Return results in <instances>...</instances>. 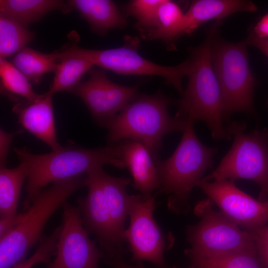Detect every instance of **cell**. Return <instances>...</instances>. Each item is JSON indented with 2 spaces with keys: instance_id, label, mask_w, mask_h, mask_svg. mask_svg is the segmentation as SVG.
<instances>
[{
  "instance_id": "6da1fadb",
  "label": "cell",
  "mask_w": 268,
  "mask_h": 268,
  "mask_svg": "<svg viewBox=\"0 0 268 268\" xmlns=\"http://www.w3.org/2000/svg\"><path fill=\"white\" fill-rule=\"evenodd\" d=\"M14 151L28 171L24 211L42 188L51 182L86 175L105 164L126 168L117 144L87 149L69 143L58 150L41 154L32 153L26 147L14 148Z\"/></svg>"
},
{
  "instance_id": "7a4b0ae2",
  "label": "cell",
  "mask_w": 268,
  "mask_h": 268,
  "mask_svg": "<svg viewBox=\"0 0 268 268\" xmlns=\"http://www.w3.org/2000/svg\"><path fill=\"white\" fill-rule=\"evenodd\" d=\"M219 21L211 27L201 45L192 50L187 87L177 102L176 117L204 122L215 140L231 139L224 125L226 120L221 89L211 60V47Z\"/></svg>"
},
{
  "instance_id": "3957f363",
  "label": "cell",
  "mask_w": 268,
  "mask_h": 268,
  "mask_svg": "<svg viewBox=\"0 0 268 268\" xmlns=\"http://www.w3.org/2000/svg\"><path fill=\"white\" fill-rule=\"evenodd\" d=\"M169 103V98L161 93L138 94L116 115L98 124L107 130L110 143L123 140L140 142L148 149L156 162L159 159L164 136L183 132L188 123V120L170 116Z\"/></svg>"
},
{
  "instance_id": "277c9868",
  "label": "cell",
  "mask_w": 268,
  "mask_h": 268,
  "mask_svg": "<svg viewBox=\"0 0 268 268\" xmlns=\"http://www.w3.org/2000/svg\"><path fill=\"white\" fill-rule=\"evenodd\" d=\"M86 185V176L56 181L41 190L20 222L0 239V268H9L25 259L28 252L44 237V228L51 216L74 192Z\"/></svg>"
},
{
  "instance_id": "5b68a950",
  "label": "cell",
  "mask_w": 268,
  "mask_h": 268,
  "mask_svg": "<svg viewBox=\"0 0 268 268\" xmlns=\"http://www.w3.org/2000/svg\"><path fill=\"white\" fill-rule=\"evenodd\" d=\"M187 120L180 142L172 155L155 162L160 192L171 195L168 205L175 211L186 206L192 189L197 186L205 172L212 168L217 151L200 141L194 128V122Z\"/></svg>"
},
{
  "instance_id": "8992f818",
  "label": "cell",
  "mask_w": 268,
  "mask_h": 268,
  "mask_svg": "<svg viewBox=\"0 0 268 268\" xmlns=\"http://www.w3.org/2000/svg\"><path fill=\"white\" fill-rule=\"evenodd\" d=\"M244 122H232L227 127L233 142L219 166L201 181L247 179L261 189L259 201L268 199V140L264 133L246 132Z\"/></svg>"
},
{
  "instance_id": "52a82bcc",
  "label": "cell",
  "mask_w": 268,
  "mask_h": 268,
  "mask_svg": "<svg viewBox=\"0 0 268 268\" xmlns=\"http://www.w3.org/2000/svg\"><path fill=\"white\" fill-rule=\"evenodd\" d=\"M213 39L212 67L221 89L226 119L237 112L253 110L256 81L251 71L245 41L233 43Z\"/></svg>"
},
{
  "instance_id": "ba28073f",
  "label": "cell",
  "mask_w": 268,
  "mask_h": 268,
  "mask_svg": "<svg viewBox=\"0 0 268 268\" xmlns=\"http://www.w3.org/2000/svg\"><path fill=\"white\" fill-rule=\"evenodd\" d=\"M209 199L198 203L195 212L200 222L188 230L192 245L185 251L191 260L204 259L255 247L253 233L241 230L213 208Z\"/></svg>"
},
{
  "instance_id": "9c48e42d",
  "label": "cell",
  "mask_w": 268,
  "mask_h": 268,
  "mask_svg": "<svg viewBox=\"0 0 268 268\" xmlns=\"http://www.w3.org/2000/svg\"><path fill=\"white\" fill-rule=\"evenodd\" d=\"M138 41L132 40L121 47L104 49H87L79 47L80 52L93 66L124 75H154L164 78L179 92L182 93V79L190 70L189 59L175 66H161L147 60L137 52Z\"/></svg>"
},
{
  "instance_id": "30bf717a",
  "label": "cell",
  "mask_w": 268,
  "mask_h": 268,
  "mask_svg": "<svg viewBox=\"0 0 268 268\" xmlns=\"http://www.w3.org/2000/svg\"><path fill=\"white\" fill-rule=\"evenodd\" d=\"M61 225L55 257L46 268H99L106 255L89 238L78 206L64 203Z\"/></svg>"
},
{
  "instance_id": "8fae6325",
  "label": "cell",
  "mask_w": 268,
  "mask_h": 268,
  "mask_svg": "<svg viewBox=\"0 0 268 268\" xmlns=\"http://www.w3.org/2000/svg\"><path fill=\"white\" fill-rule=\"evenodd\" d=\"M154 207L153 197L144 199L141 195L131 196L130 224L125 230V238L131 246L133 261H147L162 268L165 266V239L154 219Z\"/></svg>"
},
{
  "instance_id": "7c38bea8",
  "label": "cell",
  "mask_w": 268,
  "mask_h": 268,
  "mask_svg": "<svg viewBox=\"0 0 268 268\" xmlns=\"http://www.w3.org/2000/svg\"><path fill=\"white\" fill-rule=\"evenodd\" d=\"M197 186L220 209L228 220L253 231L268 222V202L257 200L228 180L200 181Z\"/></svg>"
},
{
  "instance_id": "4fadbf2b",
  "label": "cell",
  "mask_w": 268,
  "mask_h": 268,
  "mask_svg": "<svg viewBox=\"0 0 268 268\" xmlns=\"http://www.w3.org/2000/svg\"><path fill=\"white\" fill-rule=\"evenodd\" d=\"M89 73L71 92L82 100L98 124L114 116L138 95L137 86L115 83L101 68H92Z\"/></svg>"
},
{
  "instance_id": "5bb4252c",
  "label": "cell",
  "mask_w": 268,
  "mask_h": 268,
  "mask_svg": "<svg viewBox=\"0 0 268 268\" xmlns=\"http://www.w3.org/2000/svg\"><path fill=\"white\" fill-rule=\"evenodd\" d=\"M98 168L85 175V186L87 187L88 193L85 198H79L76 201L84 228L89 234L96 237L106 255L113 259L122 257V244L118 240L115 232L98 176Z\"/></svg>"
},
{
  "instance_id": "9a60e30c",
  "label": "cell",
  "mask_w": 268,
  "mask_h": 268,
  "mask_svg": "<svg viewBox=\"0 0 268 268\" xmlns=\"http://www.w3.org/2000/svg\"><path fill=\"white\" fill-rule=\"evenodd\" d=\"M52 96L47 91L34 101L23 100L13 107V111L25 129L46 143L52 151H57L63 146L57 138Z\"/></svg>"
},
{
  "instance_id": "2e32d148",
  "label": "cell",
  "mask_w": 268,
  "mask_h": 268,
  "mask_svg": "<svg viewBox=\"0 0 268 268\" xmlns=\"http://www.w3.org/2000/svg\"><path fill=\"white\" fill-rule=\"evenodd\" d=\"M121 158L133 178V186L144 199L160 188L155 162L148 149L140 142L123 140L117 143Z\"/></svg>"
},
{
  "instance_id": "e0dca14e",
  "label": "cell",
  "mask_w": 268,
  "mask_h": 268,
  "mask_svg": "<svg viewBox=\"0 0 268 268\" xmlns=\"http://www.w3.org/2000/svg\"><path fill=\"white\" fill-rule=\"evenodd\" d=\"M97 174L104 192L112 219L114 229L119 242L126 241L125 222L129 215L131 196L127 187L131 179L115 177L106 173L103 167L97 169Z\"/></svg>"
},
{
  "instance_id": "ac0fdd59",
  "label": "cell",
  "mask_w": 268,
  "mask_h": 268,
  "mask_svg": "<svg viewBox=\"0 0 268 268\" xmlns=\"http://www.w3.org/2000/svg\"><path fill=\"white\" fill-rule=\"evenodd\" d=\"M256 5L245 0H197L191 2L185 12L189 34L209 20L220 21L238 12H254Z\"/></svg>"
},
{
  "instance_id": "d6986e66",
  "label": "cell",
  "mask_w": 268,
  "mask_h": 268,
  "mask_svg": "<svg viewBox=\"0 0 268 268\" xmlns=\"http://www.w3.org/2000/svg\"><path fill=\"white\" fill-rule=\"evenodd\" d=\"M68 3L98 34L102 35L111 29H121L127 25L126 19L112 0H70Z\"/></svg>"
},
{
  "instance_id": "ffe728a7",
  "label": "cell",
  "mask_w": 268,
  "mask_h": 268,
  "mask_svg": "<svg viewBox=\"0 0 268 268\" xmlns=\"http://www.w3.org/2000/svg\"><path fill=\"white\" fill-rule=\"evenodd\" d=\"M72 9L68 2L59 0H0V16L26 27L51 11L60 10L66 14Z\"/></svg>"
},
{
  "instance_id": "44dd1931",
  "label": "cell",
  "mask_w": 268,
  "mask_h": 268,
  "mask_svg": "<svg viewBox=\"0 0 268 268\" xmlns=\"http://www.w3.org/2000/svg\"><path fill=\"white\" fill-rule=\"evenodd\" d=\"M78 38L75 34L67 53L57 65L53 80L48 91L52 95L60 91L71 92L83 75L94 66L79 51V47L76 46Z\"/></svg>"
},
{
  "instance_id": "7402d4cb",
  "label": "cell",
  "mask_w": 268,
  "mask_h": 268,
  "mask_svg": "<svg viewBox=\"0 0 268 268\" xmlns=\"http://www.w3.org/2000/svg\"><path fill=\"white\" fill-rule=\"evenodd\" d=\"M69 46L50 54L26 47L15 54L11 63L30 82L37 84L45 73L55 72L58 63L67 53Z\"/></svg>"
},
{
  "instance_id": "603a6c76",
  "label": "cell",
  "mask_w": 268,
  "mask_h": 268,
  "mask_svg": "<svg viewBox=\"0 0 268 268\" xmlns=\"http://www.w3.org/2000/svg\"><path fill=\"white\" fill-rule=\"evenodd\" d=\"M187 29L185 12L176 2L163 0L158 8L156 26L146 37L169 42L187 34Z\"/></svg>"
},
{
  "instance_id": "cb8c5ba5",
  "label": "cell",
  "mask_w": 268,
  "mask_h": 268,
  "mask_svg": "<svg viewBox=\"0 0 268 268\" xmlns=\"http://www.w3.org/2000/svg\"><path fill=\"white\" fill-rule=\"evenodd\" d=\"M28 177L25 165L19 162L15 168L1 167L0 170V216L17 213L19 196L23 184Z\"/></svg>"
},
{
  "instance_id": "d4e9b609",
  "label": "cell",
  "mask_w": 268,
  "mask_h": 268,
  "mask_svg": "<svg viewBox=\"0 0 268 268\" xmlns=\"http://www.w3.org/2000/svg\"><path fill=\"white\" fill-rule=\"evenodd\" d=\"M0 76L1 89L11 97L32 102L42 96L33 91L25 75L5 59H0Z\"/></svg>"
},
{
  "instance_id": "484cf974",
  "label": "cell",
  "mask_w": 268,
  "mask_h": 268,
  "mask_svg": "<svg viewBox=\"0 0 268 268\" xmlns=\"http://www.w3.org/2000/svg\"><path fill=\"white\" fill-rule=\"evenodd\" d=\"M34 38V33L26 27L0 16V59L16 54Z\"/></svg>"
},
{
  "instance_id": "4316f807",
  "label": "cell",
  "mask_w": 268,
  "mask_h": 268,
  "mask_svg": "<svg viewBox=\"0 0 268 268\" xmlns=\"http://www.w3.org/2000/svg\"><path fill=\"white\" fill-rule=\"evenodd\" d=\"M191 268L204 265L214 268H261L256 247L253 248L191 260Z\"/></svg>"
},
{
  "instance_id": "83f0119b",
  "label": "cell",
  "mask_w": 268,
  "mask_h": 268,
  "mask_svg": "<svg viewBox=\"0 0 268 268\" xmlns=\"http://www.w3.org/2000/svg\"><path fill=\"white\" fill-rule=\"evenodd\" d=\"M163 0H134L126 6L127 12L136 19V26L145 37L156 26L158 8Z\"/></svg>"
},
{
  "instance_id": "f1b7e54d",
  "label": "cell",
  "mask_w": 268,
  "mask_h": 268,
  "mask_svg": "<svg viewBox=\"0 0 268 268\" xmlns=\"http://www.w3.org/2000/svg\"><path fill=\"white\" fill-rule=\"evenodd\" d=\"M61 230V225L48 237H44L36 251L30 258L24 259L9 268H31L38 263L49 264L52 257L55 256L57 245Z\"/></svg>"
},
{
  "instance_id": "f546056e",
  "label": "cell",
  "mask_w": 268,
  "mask_h": 268,
  "mask_svg": "<svg viewBox=\"0 0 268 268\" xmlns=\"http://www.w3.org/2000/svg\"><path fill=\"white\" fill-rule=\"evenodd\" d=\"M251 232L261 268H268V225H266Z\"/></svg>"
},
{
  "instance_id": "4dcf8cb0",
  "label": "cell",
  "mask_w": 268,
  "mask_h": 268,
  "mask_svg": "<svg viewBox=\"0 0 268 268\" xmlns=\"http://www.w3.org/2000/svg\"><path fill=\"white\" fill-rule=\"evenodd\" d=\"M19 133H7L2 130H0V165L1 167H5L7 155L11 143L14 136Z\"/></svg>"
},
{
  "instance_id": "1f68e13d",
  "label": "cell",
  "mask_w": 268,
  "mask_h": 268,
  "mask_svg": "<svg viewBox=\"0 0 268 268\" xmlns=\"http://www.w3.org/2000/svg\"><path fill=\"white\" fill-rule=\"evenodd\" d=\"M22 212L13 215L0 217V239L8 234L21 221Z\"/></svg>"
},
{
  "instance_id": "d6a6232c",
  "label": "cell",
  "mask_w": 268,
  "mask_h": 268,
  "mask_svg": "<svg viewBox=\"0 0 268 268\" xmlns=\"http://www.w3.org/2000/svg\"><path fill=\"white\" fill-rule=\"evenodd\" d=\"M252 33L259 38H268V13L258 22Z\"/></svg>"
},
{
  "instance_id": "836d02e7",
  "label": "cell",
  "mask_w": 268,
  "mask_h": 268,
  "mask_svg": "<svg viewBox=\"0 0 268 268\" xmlns=\"http://www.w3.org/2000/svg\"><path fill=\"white\" fill-rule=\"evenodd\" d=\"M245 41L247 45L256 47L268 58V38H259L251 33Z\"/></svg>"
},
{
  "instance_id": "e575fe53",
  "label": "cell",
  "mask_w": 268,
  "mask_h": 268,
  "mask_svg": "<svg viewBox=\"0 0 268 268\" xmlns=\"http://www.w3.org/2000/svg\"><path fill=\"white\" fill-rule=\"evenodd\" d=\"M106 263L113 268H143L141 264L135 266H130L122 261L121 257H116L107 260Z\"/></svg>"
},
{
  "instance_id": "d590c367",
  "label": "cell",
  "mask_w": 268,
  "mask_h": 268,
  "mask_svg": "<svg viewBox=\"0 0 268 268\" xmlns=\"http://www.w3.org/2000/svg\"><path fill=\"white\" fill-rule=\"evenodd\" d=\"M191 268H214L210 266H208L204 265H196Z\"/></svg>"
},
{
  "instance_id": "8d00e7d4",
  "label": "cell",
  "mask_w": 268,
  "mask_h": 268,
  "mask_svg": "<svg viewBox=\"0 0 268 268\" xmlns=\"http://www.w3.org/2000/svg\"><path fill=\"white\" fill-rule=\"evenodd\" d=\"M266 201L268 202V199Z\"/></svg>"
}]
</instances>
